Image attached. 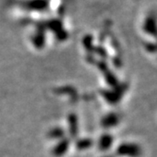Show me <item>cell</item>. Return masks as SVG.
<instances>
[{"label": "cell", "mask_w": 157, "mask_h": 157, "mask_svg": "<svg viewBox=\"0 0 157 157\" xmlns=\"http://www.w3.org/2000/svg\"><path fill=\"white\" fill-rule=\"evenodd\" d=\"M144 30L146 33L152 34L154 36H157V15L152 12L149 13L145 18L143 23Z\"/></svg>", "instance_id": "1"}]
</instances>
